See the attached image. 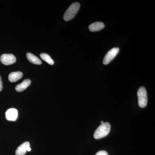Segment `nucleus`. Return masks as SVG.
Returning a JSON list of instances; mask_svg holds the SVG:
<instances>
[{"mask_svg":"<svg viewBox=\"0 0 155 155\" xmlns=\"http://www.w3.org/2000/svg\"><path fill=\"white\" fill-rule=\"evenodd\" d=\"M31 150V148L30 147H28L27 149V151L30 152Z\"/></svg>","mask_w":155,"mask_h":155,"instance_id":"2eb2a0df","label":"nucleus"},{"mask_svg":"<svg viewBox=\"0 0 155 155\" xmlns=\"http://www.w3.org/2000/svg\"><path fill=\"white\" fill-rule=\"evenodd\" d=\"M3 87V82L2 81V78H1V75H0V91H2Z\"/></svg>","mask_w":155,"mask_h":155,"instance_id":"4468645a","label":"nucleus"},{"mask_svg":"<svg viewBox=\"0 0 155 155\" xmlns=\"http://www.w3.org/2000/svg\"><path fill=\"white\" fill-rule=\"evenodd\" d=\"M23 76V73L21 72H11L9 75L8 79L11 82H16L21 79Z\"/></svg>","mask_w":155,"mask_h":155,"instance_id":"9d476101","label":"nucleus"},{"mask_svg":"<svg viewBox=\"0 0 155 155\" xmlns=\"http://www.w3.org/2000/svg\"><path fill=\"white\" fill-rule=\"evenodd\" d=\"M137 94L139 106L141 108L145 107L147 103V95L146 89L144 87H141L139 88Z\"/></svg>","mask_w":155,"mask_h":155,"instance_id":"7ed1b4c3","label":"nucleus"},{"mask_svg":"<svg viewBox=\"0 0 155 155\" xmlns=\"http://www.w3.org/2000/svg\"><path fill=\"white\" fill-rule=\"evenodd\" d=\"M30 143L28 141L23 143L17 148L16 151V155H24L27 151V149L30 147Z\"/></svg>","mask_w":155,"mask_h":155,"instance_id":"0eeeda50","label":"nucleus"},{"mask_svg":"<svg viewBox=\"0 0 155 155\" xmlns=\"http://www.w3.org/2000/svg\"><path fill=\"white\" fill-rule=\"evenodd\" d=\"M80 7V5L79 3L75 2L72 4L64 14V20L68 21L73 19L79 11Z\"/></svg>","mask_w":155,"mask_h":155,"instance_id":"f03ea898","label":"nucleus"},{"mask_svg":"<svg viewBox=\"0 0 155 155\" xmlns=\"http://www.w3.org/2000/svg\"><path fill=\"white\" fill-rule=\"evenodd\" d=\"M95 155H108V154L106 151L101 150L98 152Z\"/></svg>","mask_w":155,"mask_h":155,"instance_id":"ddd939ff","label":"nucleus"},{"mask_svg":"<svg viewBox=\"0 0 155 155\" xmlns=\"http://www.w3.org/2000/svg\"><path fill=\"white\" fill-rule=\"evenodd\" d=\"M18 113L17 109L15 108L9 109L5 113L6 118L8 121H15L18 117Z\"/></svg>","mask_w":155,"mask_h":155,"instance_id":"423d86ee","label":"nucleus"},{"mask_svg":"<svg viewBox=\"0 0 155 155\" xmlns=\"http://www.w3.org/2000/svg\"><path fill=\"white\" fill-rule=\"evenodd\" d=\"M26 57L28 61L31 63L36 65H41L42 64L41 61L37 57L31 53H27Z\"/></svg>","mask_w":155,"mask_h":155,"instance_id":"9b49d317","label":"nucleus"},{"mask_svg":"<svg viewBox=\"0 0 155 155\" xmlns=\"http://www.w3.org/2000/svg\"><path fill=\"white\" fill-rule=\"evenodd\" d=\"M31 83V81L30 79H25L23 81L22 83L17 84L15 87L16 91L17 92H21L26 89Z\"/></svg>","mask_w":155,"mask_h":155,"instance_id":"1a4fd4ad","label":"nucleus"},{"mask_svg":"<svg viewBox=\"0 0 155 155\" xmlns=\"http://www.w3.org/2000/svg\"><path fill=\"white\" fill-rule=\"evenodd\" d=\"M119 52V48H114L111 49L105 56L104 60H103V64L104 65H107L110 64L118 54Z\"/></svg>","mask_w":155,"mask_h":155,"instance_id":"20e7f679","label":"nucleus"},{"mask_svg":"<svg viewBox=\"0 0 155 155\" xmlns=\"http://www.w3.org/2000/svg\"><path fill=\"white\" fill-rule=\"evenodd\" d=\"M40 56L42 60L46 61L50 65H54V61L48 54H46V53H42Z\"/></svg>","mask_w":155,"mask_h":155,"instance_id":"f8f14e48","label":"nucleus"},{"mask_svg":"<svg viewBox=\"0 0 155 155\" xmlns=\"http://www.w3.org/2000/svg\"><path fill=\"white\" fill-rule=\"evenodd\" d=\"M110 128L111 125L110 123L107 122L103 123L100 125L95 130L94 137L96 139H99L105 137L109 134Z\"/></svg>","mask_w":155,"mask_h":155,"instance_id":"f257e3e1","label":"nucleus"},{"mask_svg":"<svg viewBox=\"0 0 155 155\" xmlns=\"http://www.w3.org/2000/svg\"><path fill=\"white\" fill-rule=\"evenodd\" d=\"M0 61L5 65H10L16 62V58L12 54H3L0 57Z\"/></svg>","mask_w":155,"mask_h":155,"instance_id":"39448f33","label":"nucleus"},{"mask_svg":"<svg viewBox=\"0 0 155 155\" xmlns=\"http://www.w3.org/2000/svg\"><path fill=\"white\" fill-rule=\"evenodd\" d=\"M101 124H102L103 123H104V121H101Z\"/></svg>","mask_w":155,"mask_h":155,"instance_id":"dca6fc26","label":"nucleus"},{"mask_svg":"<svg viewBox=\"0 0 155 155\" xmlns=\"http://www.w3.org/2000/svg\"><path fill=\"white\" fill-rule=\"evenodd\" d=\"M105 25L102 22H97L92 23L89 26V29L92 32L100 31L104 28Z\"/></svg>","mask_w":155,"mask_h":155,"instance_id":"6e6552de","label":"nucleus"}]
</instances>
